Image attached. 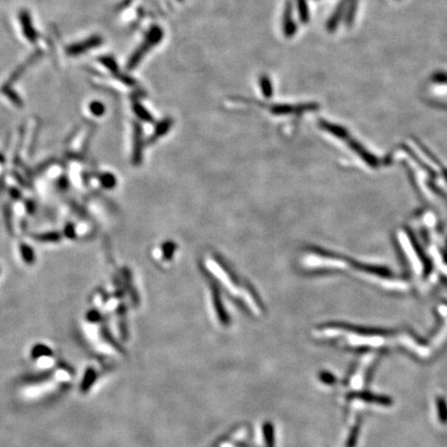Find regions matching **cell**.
I'll return each mask as SVG.
<instances>
[{
	"instance_id": "cell-1",
	"label": "cell",
	"mask_w": 447,
	"mask_h": 447,
	"mask_svg": "<svg viewBox=\"0 0 447 447\" xmlns=\"http://www.w3.org/2000/svg\"><path fill=\"white\" fill-rule=\"evenodd\" d=\"M206 270L211 272L215 280L221 282L222 286L239 300L245 307L250 309L253 314H259L262 311V305L258 294L255 293L254 289L248 284L242 282L241 279L236 275L233 270L228 267L216 255H207L204 260Z\"/></svg>"
},
{
	"instance_id": "cell-13",
	"label": "cell",
	"mask_w": 447,
	"mask_h": 447,
	"mask_svg": "<svg viewBox=\"0 0 447 447\" xmlns=\"http://www.w3.org/2000/svg\"><path fill=\"white\" fill-rule=\"evenodd\" d=\"M437 406H438V411H439V413H440L441 421L444 423H446V422H447V406H446V402L442 398L438 399L437 400Z\"/></svg>"
},
{
	"instance_id": "cell-6",
	"label": "cell",
	"mask_w": 447,
	"mask_h": 447,
	"mask_svg": "<svg viewBox=\"0 0 447 447\" xmlns=\"http://www.w3.org/2000/svg\"><path fill=\"white\" fill-rule=\"evenodd\" d=\"M260 87L263 95L265 97H271L273 94V89H272V84L270 79L266 76L263 75L260 78Z\"/></svg>"
},
{
	"instance_id": "cell-14",
	"label": "cell",
	"mask_w": 447,
	"mask_h": 447,
	"mask_svg": "<svg viewBox=\"0 0 447 447\" xmlns=\"http://www.w3.org/2000/svg\"><path fill=\"white\" fill-rule=\"evenodd\" d=\"M39 241H58L60 239V234L57 232H51L35 236Z\"/></svg>"
},
{
	"instance_id": "cell-12",
	"label": "cell",
	"mask_w": 447,
	"mask_h": 447,
	"mask_svg": "<svg viewBox=\"0 0 447 447\" xmlns=\"http://www.w3.org/2000/svg\"><path fill=\"white\" fill-rule=\"evenodd\" d=\"M99 179H101V184L103 185V187H105L106 188H111L116 184V179L111 173H104V174L99 177Z\"/></svg>"
},
{
	"instance_id": "cell-3",
	"label": "cell",
	"mask_w": 447,
	"mask_h": 447,
	"mask_svg": "<svg viewBox=\"0 0 447 447\" xmlns=\"http://www.w3.org/2000/svg\"><path fill=\"white\" fill-rule=\"evenodd\" d=\"M292 3L287 1L284 10V15H282V25H284V32L287 38H291L296 32V25L292 18Z\"/></svg>"
},
{
	"instance_id": "cell-5",
	"label": "cell",
	"mask_w": 447,
	"mask_h": 447,
	"mask_svg": "<svg viewBox=\"0 0 447 447\" xmlns=\"http://www.w3.org/2000/svg\"><path fill=\"white\" fill-rule=\"evenodd\" d=\"M96 379V372L93 369L89 368L86 372L83 380H82L81 383V391L82 392H87L89 388L94 385V383L95 382Z\"/></svg>"
},
{
	"instance_id": "cell-16",
	"label": "cell",
	"mask_w": 447,
	"mask_h": 447,
	"mask_svg": "<svg viewBox=\"0 0 447 447\" xmlns=\"http://www.w3.org/2000/svg\"><path fill=\"white\" fill-rule=\"evenodd\" d=\"M74 232H75V229L71 225H68L66 227V234L70 237V238H72V237H74V235H75Z\"/></svg>"
},
{
	"instance_id": "cell-15",
	"label": "cell",
	"mask_w": 447,
	"mask_h": 447,
	"mask_svg": "<svg viewBox=\"0 0 447 447\" xmlns=\"http://www.w3.org/2000/svg\"><path fill=\"white\" fill-rule=\"evenodd\" d=\"M87 318H88V320L91 321V322H96V321L99 320V319H101V316H99V314L97 312L91 311V312L88 313Z\"/></svg>"
},
{
	"instance_id": "cell-8",
	"label": "cell",
	"mask_w": 447,
	"mask_h": 447,
	"mask_svg": "<svg viewBox=\"0 0 447 447\" xmlns=\"http://www.w3.org/2000/svg\"><path fill=\"white\" fill-rule=\"evenodd\" d=\"M171 124H172V121H171V119H169V118H167V119H164L162 122H160L158 124L156 131H154V133L152 135V139L160 138L161 136L165 135L168 132V130L170 129Z\"/></svg>"
},
{
	"instance_id": "cell-9",
	"label": "cell",
	"mask_w": 447,
	"mask_h": 447,
	"mask_svg": "<svg viewBox=\"0 0 447 447\" xmlns=\"http://www.w3.org/2000/svg\"><path fill=\"white\" fill-rule=\"evenodd\" d=\"M297 7H298L300 20L305 23L307 22L308 21V6H307L306 0H297Z\"/></svg>"
},
{
	"instance_id": "cell-17",
	"label": "cell",
	"mask_w": 447,
	"mask_h": 447,
	"mask_svg": "<svg viewBox=\"0 0 447 447\" xmlns=\"http://www.w3.org/2000/svg\"><path fill=\"white\" fill-rule=\"evenodd\" d=\"M178 1H182V0H178Z\"/></svg>"
},
{
	"instance_id": "cell-4",
	"label": "cell",
	"mask_w": 447,
	"mask_h": 447,
	"mask_svg": "<svg viewBox=\"0 0 447 447\" xmlns=\"http://www.w3.org/2000/svg\"><path fill=\"white\" fill-rule=\"evenodd\" d=\"M134 133L133 160L135 164H139L142 157V129L138 123H135Z\"/></svg>"
},
{
	"instance_id": "cell-2",
	"label": "cell",
	"mask_w": 447,
	"mask_h": 447,
	"mask_svg": "<svg viewBox=\"0 0 447 447\" xmlns=\"http://www.w3.org/2000/svg\"><path fill=\"white\" fill-rule=\"evenodd\" d=\"M163 35H164V32H163V30L160 28L159 26L151 27L150 30L148 31V33L146 34L145 41L142 44V46L138 50L136 51V53L134 54V55L132 56V58L130 59V62H129V69L130 70L134 69L137 65H138V63L140 62V60L142 59V57L145 55V54L147 53L152 47H154V46L158 45L162 41Z\"/></svg>"
},
{
	"instance_id": "cell-11",
	"label": "cell",
	"mask_w": 447,
	"mask_h": 447,
	"mask_svg": "<svg viewBox=\"0 0 447 447\" xmlns=\"http://www.w3.org/2000/svg\"><path fill=\"white\" fill-rule=\"evenodd\" d=\"M20 249H21V255H22V257H23V260L27 263H32L34 262V252L32 251V249L30 248L29 245H27V244H21L20 246Z\"/></svg>"
},
{
	"instance_id": "cell-7",
	"label": "cell",
	"mask_w": 447,
	"mask_h": 447,
	"mask_svg": "<svg viewBox=\"0 0 447 447\" xmlns=\"http://www.w3.org/2000/svg\"><path fill=\"white\" fill-rule=\"evenodd\" d=\"M51 355H52V351L48 348V347H46L44 345L35 346L31 351L32 358H36V359H40V358H43L46 356H51Z\"/></svg>"
},
{
	"instance_id": "cell-10",
	"label": "cell",
	"mask_w": 447,
	"mask_h": 447,
	"mask_svg": "<svg viewBox=\"0 0 447 447\" xmlns=\"http://www.w3.org/2000/svg\"><path fill=\"white\" fill-rule=\"evenodd\" d=\"M135 112L137 113V115H138L141 119H143L144 121H147V122H152L153 121V118L151 116V114L146 110V109L140 105V104H135Z\"/></svg>"
}]
</instances>
